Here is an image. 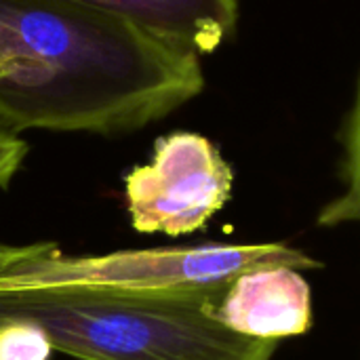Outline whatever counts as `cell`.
<instances>
[{
	"mask_svg": "<svg viewBox=\"0 0 360 360\" xmlns=\"http://www.w3.org/2000/svg\"><path fill=\"white\" fill-rule=\"evenodd\" d=\"M205 89L200 57L110 11L0 0V127L116 135Z\"/></svg>",
	"mask_w": 360,
	"mask_h": 360,
	"instance_id": "1",
	"label": "cell"
},
{
	"mask_svg": "<svg viewBox=\"0 0 360 360\" xmlns=\"http://www.w3.org/2000/svg\"><path fill=\"white\" fill-rule=\"evenodd\" d=\"M228 287L13 291L0 293V325L27 323L49 338L55 352L78 360H272L278 342L234 333L217 321Z\"/></svg>",
	"mask_w": 360,
	"mask_h": 360,
	"instance_id": "2",
	"label": "cell"
},
{
	"mask_svg": "<svg viewBox=\"0 0 360 360\" xmlns=\"http://www.w3.org/2000/svg\"><path fill=\"white\" fill-rule=\"evenodd\" d=\"M272 266L312 270L323 264L281 243L129 249L108 255H63L53 243L38 247L0 274V293L49 287H116L137 291H202L232 285L238 276Z\"/></svg>",
	"mask_w": 360,
	"mask_h": 360,
	"instance_id": "3",
	"label": "cell"
},
{
	"mask_svg": "<svg viewBox=\"0 0 360 360\" xmlns=\"http://www.w3.org/2000/svg\"><path fill=\"white\" fill-rule=\"evenodd\" d=\"M232 167L205 135L177 131L156 141L152 160L124 177L131 226L141 234L202 230L230 200Z\"/></svg>",
	"mask_w": 360,
	"mask_h": 360,
	"instance_id": "4",
	"label": "cell"
},
{
	"mask_svg": "<svg viewBox=\"0 0 360 360\" xmlns=\"http://www.w3.org/2000/svg\"><path fill=\"white\" fill-rule=\"evenodd\" d=\"M215 316L234 333L281 342L312 327V289L291 266L251 270L228 287Z\"/></svg>",
	"mask_w": 360,
	"mask_h": 360,
	"instance_id": "5",
	"label": "cell"
},
{
	"mask_svg": "<svg viewBox=\"0 0 360 360\" xmlns=\"http://www.w3.org/2000/svg\"><path fill=\"white\" fill-rule=\"evenodd\" d=\"M120 15L194 55L217 51L238 25V0H70Z\"/></svg>",
	"mask_w": 360,
	"mask_h": 360,
	"instance_id": "6",
	"label": "cell"
},
{
	"mask_svg": "<svg viewBox=\"0 0 360 360\" xmlns=\"http://www.w3.org/2000/svg\"><path fill=\"white\" fill-rule=\"evenodd\" d=\"M342 179L344 190L319 213V226L335 228L342 224H360V76L352 105L342 131Z\"/></svg>",
	"mask_w": 360,
	"mask_h": 360,
	"instance_id": "7",
	"label": "cell"
},
{
	"mask_svg": "<svg viewBox=\"0 0 360 360\" xmlns=\"http://www.w3.org/2000/svg\"><path fill=\"white\" fill-rule=\"evenodd\" d=\"M53 352L40 329L17 321L0 325V360H49Z\"/></svg>",
	"mask_w": 360,
	"mask_h": 360,
	"instance_id": "8",
	"label": "cell"
},
{
	"mask_svg": "<svg viewBox=\"0 0 360 360\" xmlns=\"http://www.w3.org/2000/svg\"><path fill=\"white\" fill-rule=\"evenodd\" d=\"M27 154V143L17 135L0 127V188H6L19 171Z\"/></svg>",
	"mask_w": 360,
	"mask_h": 360,
	"instance_id": "9",
	"label": "cell"
}]
</instances>
